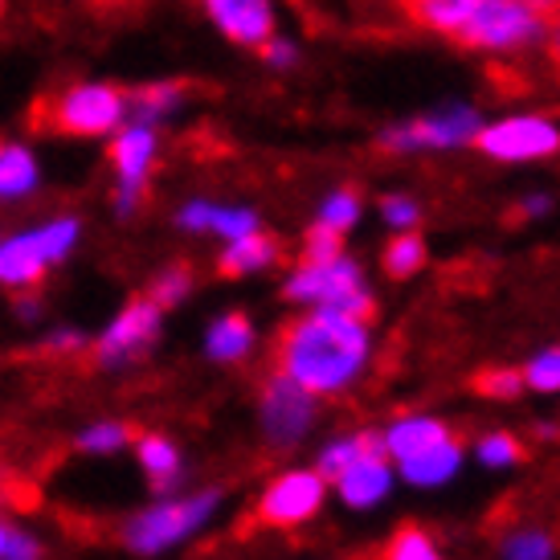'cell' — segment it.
Masks as SVG:
<instances>
[{"mask_svg":"<svg viewBox=\"0 0 560 560\" xmlns=\"http://www.w3.org/2000/svg\"><path fill=\"white\" fill-rule=\"evenodd\" d=\"M275 357H279V373L299 381L315 397L340 393L343 385L357 381L369 360V331L352 315L315 307V315L282 327Z\"/></svg>","mask_w":560,"mask_h":560,"instance_id":"1","label":"cell"},{"mask_svg":"<svg viewBox=\"0 0 560 560\" xmlns=\"http://www.w3.org/2000/svg\"><path fill=\"white\" fill-rule=\"evenodd\" d=\"M127 119V94L107 82H82L70 91L54 94L37 107V124L54 136H74V140H94L110 136Z\"/></svg>","mask_w":560,"mask_h":560,"instance_id":"2","label":"cell"},{"mask_svg":"<svg viewBox=\"0 0 560 560\" xmlns=\"http://www.w3.org/2000/svg\"><path fill=\"white\" fill-rule=\"evenodd\" d=\"M287 299L312 303V307H331L340 315H352L360 324H369L376 315L373 295L360 287V266L348 258H327V262H303L287 282Z\"/></svg>","mask_w":560,"mask_h":560,"instance_id":"3","label":"cell"},{"mask_svg":"<svg viewBox=\"0 0 560 560\" xmlns=\"http://www.w3.org/2000/svg\"><path fill=\"white\" fill-rule=\"evenodd\" d=\"M548 33V16L524 0H482L454 30V42L467 49H528Z\"/></svg>","mask_w":560,"mask_h":560,"instance_id":"4","label":"cell"},{"mask_svg":"<svg viewBox=\"0 0 560 560\" xmlns=\"http://www.w3.org/2000/svg\"><path fill=\"white\" fill-rule=\"evenodd\" d=\"M82 225L79 218H54L42 230L16 234L0 242V282L4 287H37L54 262H62L74 249Z\"/></svg>","mask_w":560,"mask_h":560,"instance_id":"5","label":"cell"},{"mask_svg":"<svg viewBox=\"0 0 560 560\" xmlns=\"http://www.w3.org/2000/svg\"><path fill=\"white\" fill-rule=\"evenodd\" d=\"M213 508H218V491H201V495L156 503V508H148V512H140L127 524L124 545L131 552H143V557L164 552V548L180 545L185 536H192V532L201 528L205 520L213 515Z\"/></svg>","mask_w":560,"mask_h":560,"instance_id":"6","label":"cell"},{"mask_svg":"<svg viewBox=\"0 0 560 560\" xmlns=\"http://www.w3.org/2000/svg\"><path fill=\"white\" fill-rule=\"evenodd\" d=\"M160 336V303L152 299H136L127 303L124 312L115 315V324L98 336L94 343V360L103 369H119V364H131L136 357H143Z\"/></svg>","mask_w":560,"mask_h":560,"instance_id":"7","label":"cell"},{"mask_svg":"<svg viewBox=\"0 0 560 560\" xmlns=\"http://www.w3.org/2000/svg\"><path fill=\"white\" fill-rule=\"evenodd\" d=\"M324 503V475L319 470H291L266 487L258 499V524L266 528H295L303 520H312Z\"/></svg>","mask_w":560,"mask_h":560,"instance_id":"8","label":"cell"},{"mask_svg":"<svg viewBox=\"0 0 560 560\" xmlns=\"http://www.w3.org/2000/svg\"><path fill=\"white\" fill-rule=\"evenodd\" d=\"M315 418V393L303 389L299 381H291L287 373H275L262 389V425L270 442L291 446L312 430Z\"/></svg>","mask_w":560,"mask_h":560,"instance_id":"9","label":"cell"},{"mask_svg":"<svg viewBox=\"0 0 560 560\" xmlns=\"http://www.w3.org/2000/svg\"><path fill=\"white\" fill-rule=\"evenodd\" d=\"M110 164H115V176H119V197H115V209L119 213H131L143 197V185H148V172L156 164V131L152 124H131L124 127L115 143H110Z\"/></svg>","mask_w":560,"mask_h":560,"instance_id":"10","label":"cell"},{"mask_svg":"<svg viewBox=\"0 0 560 560\" xmlns=\"http://www.w3.org/2000/svg\"><path fill=\"white\" fill-rule=\"evenodd\" d=\"M475 143L495 160H540L552 156L560 148V131L552 124H545L540 115H520V119L482 127Z\"/></svg>","mask_w":560,"mask_h":560,"instance_id":"11","label":"cell"},{"mask_svg":"<svg viewBox=\"0 0 560 560\" xmlns=\"http://www.w3.org/2000/svg\"><path fill=\"white\" fill-rule=\"evenodd\" d=\"M475 136H479V110L454 107L442 110V115H430V119H418V124L393 127L381 136V143L389 152H413V148H458V143H470Z\"/></svg>","mask_w":560,"mask_h":560,"instance_id":"12","label":"cell"},{"mask_svg":"<svg viewBox=\"0 0 560 560\" xmlns=\"http://www.w3.org/2000/svg\"><path fill=\"white\" fill-rule=\"evenodd\" d=\"M205 13L213 16V25L230 42H237V46L258 49L275 33V9H270V0H205Z\"/></svg>","mask_w":560,"mask_h":560,"instance_id":"13","label":"cell"},{"mask_svg":"<svg viewBox=\"0 0 560 560\" xmlns=\"http://www.w3.org/2000/svg\"><path fill=\"white\" fill-rule=\"evenodd\" d=\"M389 467H385V446H369V451L360 454L352 467L343 470L336 487H340L343 503H352V508H373L376 499L389 495Z\"/></svg>","mask_w":560,"mask_h":560,"instance_id":"14","label":"cell"},{"mask_svg":"<svg viewBox=\"0 0 560 560\" xmlns=\"http://www.w3.org/2000/svg\"><path fill=\"white\" fill-rule=\"evenodd\" d=\"M42 168L25 143H0V201H25L37 192Z\"/></svg>","mask_w":560,"mask_h":560,"instance_id":"15","label":"cell"},{"mask_svg":"<svg viewBox=\"0 0 560 560\" xmlns=\"http://www.w3.org/2000/svg\"><path fill=\"white\" fill-rule=\"evenodd\" d=\"M279 242L270 234H242L230 242V249L221 254V262L218 270L221 275H230V279H237V275H254V270H266V266H275L279 262Z\"/></svg>","mask_w":560,"mask_h":560,"instance_id":"16","label":"cell"},{"mask_svg":"<svg viewBox=\"0 0 560 560\" xmlns=\"http://www.w3.org/2000/svg\"><path fill=\"white\" fill-rule=\"evenodd\" d=\"M458 442L454 438H442L434 446H425L418 454H405L401 458V475L409 482H421V487H434V482L451 479L454 470H458Z\"/></svg>","mask_w":560,"mask_h":560,"instance_id":"17","label":"cell"},{"mask_svg":"<svg viewBox=\"0 0 560 560\" xmlns=\"http://www.w3.org/2000/svg\"><path fill=\"white\" fill-rule=\"evenodd\" d=\"M409 21H418L421 30H434V33H451L467 21L482 0H401Z\"/></svg>","mask_w":560,"mask_h":560,"instance_id":"18","label":"cell"},{"mask_svg":"<svg viewBox=\"0 0 560 560\" xmlns=\"http://www.w3.org/2000/svg\"><path fill=\"white\" fill-rule=\"evenodd\" d=\"M205 348L221 364H234V360H242L254 348V327H249L246 315H225V319H218V324L209 327Z\"/></svg>","mask_w":560,"mask_h":560,"instance_id":"19","label":"cell"},{"mask_svg":"<svg viewBox=\"0 0 560 560\" xmlns=\"http://www.w3.org/2000/svg\"><path fill=\"white\" fill-rule=\"evenodd\" d=\"M446 434V425L434 418H405L397 421L389 434H385V454H397V458H405V454H418L425 451V446H434V442H442Z\"/></svg>","mask_w":560,"mask_h":560,"instance_id":"20","label":"cell"},{"mask_svg":"<svg viewBox=\"0 0 560 560\" xmlns=\"http://www.w3.org/2000/svg\"><path fill=\"white\" fill-rule=\"evenodd\" d=\"M180 98H185V91L176 82H152V86H140L136 94H127V115L136 124H156V119H164V115L180 107Z\"/></svg>","mask_w":560,"mask_h":560,"instance_id":"21","label":"cell"},{"mask_svg":"<svg viewBox=\"0 0 560 560\" xmlns=\"http://www.w3.org/2000/svg\"><path fill=\"white\" fill-rule=\"evenodd\" d=\"M136 454H140V467L152 475V482H156L160 491L180 479V454H176V446H172L168 438L143 434L140 446H136Z\"/></svg>","mask_w":560,"mask_h":560,"instance_id":"22","label":"cell"},{"mask_svg":"<svg viewBox=\"0 0 560 560\" xmlns=\"http://www.w3.org/2000/svg\"><path fill=\"white\" fill-rule=\"evenodd\" d=\"M369 446H385V438L381 434H357V438H340V442H331V446H327L324 454H319V475H324V479H340L343 470L352 467V463H357L360 454L369 451Z\"/></svg>","mask_w":560,"mask_h":560,"instance_id":"23","label":"cell"},{"mask_svg":"<svg viewBox=\"0 0 560 560\" xmlns=\"http://www.w3.org/2000/svg\"><path fill=\"white\" fill-rule=\"evenodd\" d=\"M421 262H425V242H421L418 234L393 237L389 249H385V270H389L393 279H409V275H418Z\"/></svg>","mask_w":560,"mask_h":560,"instance_id":"24","label":"cell"},{"mask_svg":"<svg viewBox=\"0 0 560 560\" xmlns=\"http://www.w3.org/2000/svg\"><path fill=\"white\" fill-rule=\"evenodd\" d=\"M127 442H131V425H124V421H98V425H91V430L79 434V451L115 454V451H124Z\"/></svg>","mask_w":560,"mask_h":560,"instance_id":"25","label":"cell"},{"mask_svg":"<svg viewBox=\"0 0 560 560\" xmlns=\"http://www.w3.org/2000/svg\"><path fill=\"white\" fill-rule=\"evenodd\" d=\"M192 291V270L188 266H168V270H160L156 282H152V303H160V312H168V307H176L180 299Z\"/></svg>","mask_w":560,"mask_h":560,"instance_id":"26","label":"cell"},{"mask_svg":"<svg viewBox=\"0 0 560 560\" xmlns=\"http://www.w3.org/2000/svg\"><path fill=\"white\" fill-rule=\"evenodd\" d=\"M360 218V197L352 192V188H343V192H331L324 201V209H319V221L324 225H331V230H352Z\"/></svg>","mask_w":560,"mask_h":560,"instance_id":"27","label":"cell"},{"mask_svg":"<svg viewBox=\"0 0 560 560\" xmlns=\"http://www.w3.org/2000/svg\"><path fill=\"white\" fill-rule=\"evenodd\" d=\"M385 552H389L393 560H434L438 557L430 532H421V528H401L389 540V548H385Z\"/></svg>","mask_w":560,"mask_h":560,"instance_id":"28","label":"cell"},{"mask_svg":"<svg viewBox=\"0 0 560 560\" xmlns=\"http://www.w3.org/2000/svg\"><path fill=\"white\" fill-rule=\"evenodd\" d=\"M343 249V234L331 230L324 221H315L307 230V242H303V262H327V258H340Z\"/></svg>","mask_w":560,"mask_h":560,"instance_id":"29","label":"cell"},{"mask_svg":"<svg viewBox=\"0 0 560 560\" xmlns=\"http://www.w3.org/2000/svg\"><path fill=\"white\" fill-rule=\"evenodd\" d=\"M475 389H479L482 397H495V401H512L515 393L524 389V376L512 373V369H491V373L475 376Z\"/></svg>","mask_w":560,"mask_h":560,"instance_id":"30","label":"cell"},{"mask_svg":"<svg viewBox=\"0 0 560 560\" xmlns=\"http://www.w3.org/2000/svg\"><path fill=\"white\" fill-rule=\"evenodd\" d=\"M209 230L221 234L225 242H234V237L254 234V230H258V213H254V209H218Z\"/></svg>","mask_w":560,"mask_h":560,"instance_id":"31","label":"cell"},{"mask_svg":"<svg viewBox=\"0 0 560 560\" xmlns=\"http://www.w3.org/2000/svg\"><path fill=\"white\" fill-rule=\"evenodd\" d=\"M479 458L487 467H512V463L524 458V451H520V442L512 434H491L479 442Z\"/></svg>","mask_w":560,"mask_h":560,"instance_id":"32","label":"cell"},{"mask_svg":"<svg viewBox=\"0 0 560 560\" xmlns=\"http://www.w3.org/2000/svg\"><path fill=\"white\" fill-rule=\"evenodd\" d=\"M42 552V545L33 540V536H25L21 528H13L4 515H0V560H30Z\"/></svg>","mask_w":560,"mask_h":560,"instance_id":"33","label":"cell"},{"mask_svg":"<svg viewBox=\"0 0 560 560\" xmlns=\"http://www.w3.org/2000/svg\"><path fill=\"white\" fill-rule=\"evenodd\" d=\"M524 381H528L532 389H560V348H552V352H545V357H536L528 364V373H524Z\"/></svg>","mask_w":560,"mask_h":560,"instance_id":"34","label":"cell"},{"mask_svg":"<svg viewBox=\"0 0 560 560\" xmlns=\"http://www.w3.org/2000/svg\"><path fill=\"white\" fill-rule=\"evenodd\" d=\"M503 552H508V557H552L557 545H552L548 532H520V536H512V540L503 545Z\"/></svg>","mask_w":560,"mask_h":560,"instance_id":"35","label":"cell"},{"mask_svg":"<svg viewBox=\"0 0 560 560\" xmlns=\"http://www.w3.org/2000/svg\"><path fill=\"white\" fill-rule=\"evenodd\" d=\"M381 213L397 225V230H409V225H418V201H409V197H385L381 201Z\"/></svg>","mask_w":560,"mask_h":560,"instance_id":"36","label":"cell"},{"mask_svg":"<svg viewBox=\"0 0 560 560\" xmlns=\"http://www.w3.org/2000/svg\"><path fill=\"white\" fill-rule=\"evenodd\" d=\"M213 213H218V205H209V201H188L185 209H180V225L185 230H192V234H201V230H209L213 225Z\"/></svg>","mask_w":560,"mask_h":560,"instance_id":"37","label":"cell"},{"mask_svg":"<svg viewBox=\"0 0 560 560\" xmlns=\"http://www.w3.org/2000/svg\"><path fill=\"white\" fill-rule=\"evenodd\" d=\"M258 49H262V58L270 66H291V62H295V46H291V42H270V37H266Z\"/></svg>","mask_w":560,"mask_h":560,"instance_id":"38","label":"cell"},{"mask_svg":"<svg viewBox=\"0 0 560 560\" xmlns=\"http://www.w3.org/2000/svg\"><path fill=\"white\" fill-rule=\"evenodd\" d=\"M82 336L79 331H54V336H49V348H54V352H79L82 348Z\"/></svg>","mask_w":560,"mask_h":560,"instance_id":"39","label":"cell"},{"mask_svg":"<svg viewBox=\"0 0 560 560\" xmlns=\"http://www.w3.org/2000/svg\"><path fill=\"white\" fill-rule=\"evenodd\" d=\"M548 54H552V66L560 70V9L548 16Z\"/></svg>","mask_w":560,"mask_h":560,"instance_id":"40","label":"cell"},{"mask_svg":"<svg viewBox=\"0 0 560 560\" xmlns=\"http://www.w3.org/2000/svg\"><path fill=\"white\" fill-rule=\"evenodd\" d=\"M528 9H536V13H545V16H552L560 9V0H524Z\"/></svg>","mask_w":560,"mask_h":560,"instance_id":"41","label":"cell"},{"mask_svg":"<svg viewBox=\"0 0 560 560\" xmlns=\"http://www.w3.org/2000/svg\"><path fill=\"white\" fill-rule=\"evenodd\" d=\"M545 209H548V197H532V201L520 209V218H524V213H545Z\"/></svg>","mask_w":560,"mask_h":560,"instance_id":"42","label":"cell"},{"mask_svg":"<svg viewBox=\"0 0 560 560\" xmlns=\"http://www.w3.org/2000/svg\"><path fill=\"white\" fill-rule=\"evenodd\" d=\"M0 9H4V0H0Z\"/></svg>","mask_w":560,"mask_h":560,"instance_id":"43","label":"cell"}]
</instances>
